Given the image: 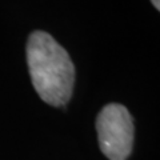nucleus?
<instances>
[{
    "instance_id": "3",
    "label": "nucleus",
    "mask_w": 160,
    "mask_h": 160,
    "mask_svg": "<svg viewBox=\"0 0 160 160\" xmlns=\"http://www.w3.org/2000/svg\"><path fill=\"white\" fill-rule=\"evenodd\" d=\"M151 3L153 4L156 9H160V0H151Z\"/></svg>"
},
{
    "instance_id": "2",
    "label": "nucleus",
    "mask_w": 160,
    "mask_h": 160,
    "mask_svg": "<svg viewBox=\"0 0 160 160\" xmlns=\"http://www.w3.org/2000/svg\"><path fill=\"white\" fill-rule=\"evenodd\" d=\"M99 146L109 160H126L133 144V122L122 104H108L96 120Z\"/></svg>"
},
{
    "instance_id": "1",
    "label": "nucleus",
    "mask_w": 160,
    "mask_h": 160,
    "mask_svg": "<svg viewBox=\"0 0 160 160\" xmlns=\"http://www.w3.org/2000/svg\"><path fill=\"white\" fill-rule=\"evenodd\" d=\"M27 63L39 96L53 107L67 104L75 84V67L66 49L47 32L35 31L27 42Z\"/></svg>"
}]
</instances>
